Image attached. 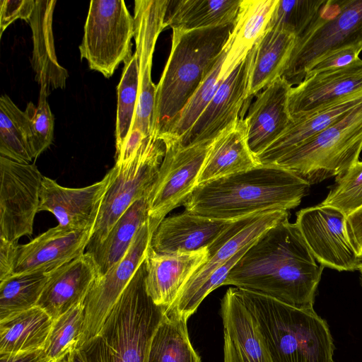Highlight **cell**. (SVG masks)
<instances>
[{
	"instance_id": "cell-1",
	"label": "cell",
	"mask_w": 362,
	"mask_h": 362,
	"mask_svg": "<svg viewBox=\"0 0 362 362\" xmlns=\"http://www.w3.org/2000/svg\"><path fill=\"white\" fill-rule=\"evenodd\" d=\"M288 217L266 230L249 246L223 286L257 292L296 308H313L324 267Z\"/></svg>"
},
{
	"instance_id": "cell-2",
	"label": "cell",
	"mask_w": 362,
	"mask_h": 362,
	"mask_svg": "<svg viewBox=\"0 0 362 362\" xmlns=\"http://www.w3.org/2000/svg\"><path fill=\"white\" fill-rule=\"evenodd\" d=\"M310 187L286 169L259 165L197 185L183 205L185 211L197 216L235 221L265 211L294 209Z\"/></svg>"
},
{
	"instance_id": "cell-3",
	"label": "cell",
	"mask_w": 362,
	"mask_h": 362,
	"mask_svg": "<svg viewBox=\"0 0 362 362\" xmlns=\"http://www.w3.org/2000/svg\"><path fill=\"white\" fill-rule=\"evenodd\" d=\"M233 27L173 30L170 52L156 86L151 136L160 139L168 131L211 71Z\"/></svg>"
},
{
	"instance_id": "cell-4",
	"label": "cell",
	"mask_w": 362,
	"mask_h": 362,
	"mask_svg": "<svg viewBox=\"0 0 362 362\" xmlns=\"http://www.w3.org/2000/svg\"><path fill=\"white\" fill-rule=\"evenodd\" d=\"M238 288L258 323L271 362H334L329 327L313 308Z\"/></svg>"
},
{
	"instance_id": "cell-5",
	"label": "cell",
	"mask_w": 362,
	"mask_h": 362,
	"mask_svg": "<svg viewBox=\"0 0 362 362\" xmlns=\"http://www.w3.org/2000/svg\"><path fill=\"white\" fill-rule=\"evenodd\" d=\"M144 262L112 308L99 333L80 349L87 362H146L165 308L146 292Z\"/></svg>"
},
{
	"instance_id": "cell-6",
	"label": "cell",
	"mask_w": 362,
	"mask_h": 362,
	"mask_svg": "<svg viewBox=\"0 0 362 362\" xmlns=\"http://www.w3.org/2000/svg\"><path fill=\"white\" fill-rule=\"evenodd\" d=\"M348 47L362 50V0L325 1L317 16L296 37L281 77L292 86L330 54Z\"/></svg>"
},
{
	"instance_id": "cell-7",
	"label": "cell",
	"mask_w": 362,
	"mask_h": 362,
	"mask_svg": "<svg viewBox=\"0 0 362 362\" xmlns=\"http://www.w3.org/2000/svg\"><path fill=\"white\" fill-rule=\"evenodd\" d=\"M361 151L362 102L274 165L311 185L346 171L358 161Z\"/></svg>"
},
{
	"instance_id": "cell-8",
	"label": "cell",
	"mask_w": 362,
	"mask_h": 362,
	"mask_svg": "<svg viewBox=\"0 0 362 362\" xmlns=\"http://www.w3.org/2000/svg\"><path fill=\"white\" fill-rule=\"evenodd\" d=\"M165 151L163 141L150 136L128 162L115 165L116 175L103 199L86 250L102 243L121 216L137 200L148 197Z\"/></svg>"
},
{
	"instance_id": "cell-9",
	"label": "cell",
	"mask_w": 362,
	"mask_h": 362,
	"mask_svg": "<svg viewBox=\"0 0 362 362\" xmlns=\"http://www.w3.org/2000/svg\"><path fill=\"white\" fill-rule=\"evenodd\" d=\"M134 34V18L124 1L93 0L79 46L81 58L90 69L110 78L132 53Z\"/></svg>"
},
{
	"instance_id": "cell-10",
	"label": "cell",
	"mask_w": 362,
	"mask_h": 362,
	"mask_svg": "<svg viewBox=\"0 0 362 362\" xmlns=\"http://www.w3.org/2000/svg\"><path fill=\"white\" fill-rule=\"evenodd\" d=\"M214 140L187 145L163 141L165 155L148 196V223L153 232L168 212L183 205L197 185Z\"/></svg>"
},
{
	"instance_id": "cell-11",
	"label": "cell",
	"mask_w": 362,
	"mask_h": 362,
	"mask_svg": "<svg viewBox=\"0 0 362 362\" xmlns=\"http://www.w3.org/2000/svg\"><path fill=\"white\" fill-rule=\"evenodd\" d=\"M43 177L35 164L0 156V238L18 242L32 235Z\"/></svg>"
},
{
	"instance_id": "cell-12",
	"label": "cell",
	"mask_w": 362,
	"mask_h": 362,
	"mask_svg": "<svg viewBox=\"0 0 362 362\" xmlns=\"http://www.w3.org/2000/svg\"><path fill=\"white\" fill-rule=\"evenodd\" d=\"M287 216H289L288 211L276 210L234 221L207 248L206 260L197 269L175 301L165 311L173 313L187 320L189 318V308L194 297L212 273Z\"/></svg>"
},
{
	"instance_id": "cell-13",
	"label": "cell",
	"mask_w": 362,
	"mask_h": 362,
	"mask_svg": "<svg viewBox=\"0 0 362 362\" xmlns=\"http://www.w3.org/2000/svg\"><path fill=\"white\" fill-rule=\"evenodd\" d=\"M315 259L337 271L358 270L361 259L351 241L346 216L332 206L303 209L295 223Z\"/></svg>"
},
{
	"instance_id": "cell-14",
	"label": "cell",
	"mask_w": 362,
	"mask_h": 362,
	"mask_svg": "<svg viewBox=\"0 0 362 362\" xmlns=\"http://www.w3.org/2000/svg\"><path fill=\"white\" fill-rule=\"evenodd\" d=\"M153 233L148 221L125 255L95 281L84 302V320L77 349L100 331L112 308L144 262Z\"/></svg>"
},
{
	"instance_id": "cell-15",
	"label": "cell",
	"mask_w": 362,
	"mask_h": 362,
	"mask_svg": "<svg viewBox=\"0 0 362 362\" xmlns=\"http://www.w3.org/2000/svg\"><path fill=\"white\" fill-rule=\"evenodd\" d=\"M116 172L114 166L99 182L81 188L65 187L43 177L39 211L52 213L62 226L94 229L103 199Z\"/></svg>"
},
{
	"instance_id": "cell-16",
	"label": "cell",
	"mask_w": 362,
	"mask_h": 362,
	"mask_svg": "<svg viewBox=\"0 0 362 362\" xmlns=\"http://www.w3.org/2000/svg\"><path fill=\"white\" fill-rule=\"evenodd\" d=\"M251 56L250 51L221 83L192 127L177 141L179 143L187 145L213 140L243 117L242 108L247 101Z\"/></svg>"
},
{
	"instance_id": "cell-17",
	"label": "cell",
	"mask_w": 362,
	"mask_h": 362,
	"mask_svg": "<svg viewBox=\"0 0 362 362\" xmlns=\"http://www.w3.org/2000/svg\"><path fill=\"white\" fill-rule=\"evenodd\" d=\"M93 229L57 225L20 245L13 274L49 273L85 252Z\"/></svg>"
},
{
	"instance_id": "cell-18",
	"label": "cell",
	"mask_w": 362,
	"mask_h": 362,
	"mask_svg": "<svg viewBox=\"0 0 362 362\" xmlns=\"http://www.w3.org/2000/svg\"><path fill=\"white\" fill-rule=\"evenodd\" d=\"M362 91V59L305 77L292 87L288 109L292 118L311 112L344 97Z\"/></svg>"
},
{
	"instance_id": "cell-19",
	"label": "cell",
	"mask_w": 362,
	"mask_h": 362,
	"mask_svg": "<svg viewBox=\"0 0 362 362\" xmlns=\"http://www.w3.org/2000/svg\"><path fill=\"white\" fill-rule=\"evenodd\" d=\"M293 86L279 77L256 95L245 119L249 147L257 157L288 128L293 118L288 98Z\"/></svg>"
},
{
	"instance_id": "cell-20",
	"label": "cell",
	"mask_w": 362,
	"mask_h": 362,
	"mask_svg": "<svg viewBox=\"0 0 362 362\" xmlns=\"http://www.w3.org/2000/svg\"><path fill=\"white\" fill-rule=\"evenodd\" d=\"M99 267L93 255L81 256L49 272L37 305L54 320L85 301L96 279Z\"/></svg>"
},
{
	"instance_id": "cell-21",
	"label": "cell",
	"mask_w": 362,
	"mask_h": 362,
	"mask_svg": "<svg viewBox=\"0 0 362 362\" xmlns=\"http://www.w3.org/2000/svg\"><path fill=\"white\" fill-rule=\"evenodd\" d=\"M234 221L203 217L185 211L165 218L154 231L151 247L160 254H183L208 248Z\"/></svg>"
},
{
	"instance_id": "cell-22",
	"label": "cell",
	"mask_w": 362,
	"mask_h": 362,
	"mask_svg": "<svg viewBox=\"0 0 362 362\" xmlns=\"http://www.w3.org/2000/svg\"><path fill=\"white\" fill-rule=\"evenodd\" d=\"M207 256V248L191 253L167 255L156 252L150 245L144 261L145 285L153 302L165 310L170 308Z\"/></svg>"
},
{
	"instance_id": "cell-23",
	"label": "cell",
	"mask_w": 362,
	"mask_h": 362,
	"mask_svg": "<svg viewBox=\"0 0 362 362\" xmlns=\"http://www.w3.org/2000/svg\"><path fill=\"white\" fill-rule=\"evenodd\" d=\"M362 102V91L293 118L285 132L257 156L260 165H274L281 157L337 122Z\"/></svg>"
},
{
	"instance_id": "cell-24",
	"label": "cell",
	"mask_w": 362,
	"mask_h": 362,
	"mask_svg": "<svg viewBox=\"0 0 362 362\" xmlns=\"http://www.w3.org/2000/svg\"><path fill=\"white\" fill-rule=\"evenodd\" d=\"M57 1L35 0L29 20L33 32L32 66L35 80L47 95L57 88H64L67 71L60 66L55 54L52 32V16Z\"/></svg>"
},
{
	"instance_id": "cell-25",
	"label": "cell",
	"mask_w": 362,
	"mask_h": 362,
	"mask_svg": "<svg viewBox=\"0 0 362 362\" xmlns=\"http://www.w3.org/2000/svg\"><path fill=\"white\" fill-rule=\"evenodd\" d=\"M259 165L249 147L245 119L241 117L214 139L201 170L197 185Z\"/></svg>"
},
{
	"instance_id": "cell-26",
	"label": "cell",
	"mask_w": 362,
	"mask_h": 362,
	"mask_svg": "<svg viewBox=\"0 0 362 362\" xmlns=\"http://www.w3.org/2000/svg\"><path fill=\"white\" fill-rule=\"evenodd\" d=\"M223 332L244 362H271L258 323L240 289L229 288L221 301Z\"/></svg>"
},
{
	"instance_id": "cell-27",
	"label": "cell",
	"mask_w": 362,
	"mask_h": 362,
	"mask_svg": "<svg viewBox=\"0 0 362 362\" xmlns=\"http://www.w3.org/2000/svg\"><path fill=\"white\" fill-rule=\"evenodd\" d=\"M296 40V37L288 31L267 29L251 50L247 101L282 76Z\"/></svg>"
},
{
	"instance_id": "cell-28",
	"label": "cell",
	"mask_w": 362,
	"mask_h": 362,
	"mask_svg": "<svg viewBox=\"0 0 362 362\" xmlns=\"http://www.w3.org/2000/svg\"><path fill=\"white\" fill-rule=\"evenodd\" d=\"M279 0H242L224 48L222 77L226 78L266 32Z\"/></svg>"
},
{
	"instance_id": "cell-29",
	"label": "cell",
	"mask_w": 362,
	"mask_h": 362,
	"mask_svg": "<svg viewBox=\"0 0 362 362\" xmlns=\"http://www.w3.org/2000/svg\"><path fill=\"white\" fill-rule=\"evenodd\" d=\"M242 0L170 1L165 28L199 30L234 25Z\"/></svg>"
},
{
	"instance_id": "cell-30",
	"label": "cell",
	"mask_w": 362,
	"mask_h": 362,
	"mask_svg": "<svg viewBox=\"0 0 362 362\" xmlns=\"http://www.w3.org/2000/svg\"><path fill=\"white\" fill-rule=\"evenodd\" d=\"M148 221V197H144L121 216L102 243L86 250L93 255L99 267L100 276L125 255L137 233Z\"/></svg>"
},
{
	"instance_id": "cell-31",
	"label": "cell",
	"mask_w": 362,
	"mask_h": 362,
	"mask_svg": "<svg viewBox=\"0 0 362 362\" xmlns=\"http://www.w3.org/2000/svg\"><path fill=\"white\" fill-rule=\"evenodd\" d=\"M53 322L38 306L0 321V354L43 349Z\"/></svg>"
},
{
	"instance_id": "cell-32",
	"label": "cell",
	"mask_w": 362,
	"mask_h": 362,
	"mask_svg": "<svg viewBox=\"0 0 362 362\" xmlns=\"http://www.w3.org/2000/svg\"><path fill=\"white\" fill-rule=\"evenodd\" d=\"M187 322L165 310L152 337L146 362H201L190 341Z\"/></svg>"
},
{
	"instance_id": "cell-33",
	"label": "cell",
	"mask_w": 362,
	"mask_h": 362,
	"mask_svg": "<svg viewBox=\"0 0 362 362\" xmlns=\"http://www.w3.org/2000/svg\"><path fill=\"white\" fill-rule=\"evenodd\" d=\"M49 273L13 274L0 281V321L37 305Z\"/></svg>"
},
{
	"instance_id": "cell-34",
	"label": "cell",
	"mask_w": 362,
	"mask_h": 362,
	"mask_svg": "<svg viewBox=\"0 0 362 362\" xmlns=\"http://www.w3.org/2000/svg\"><path fill=\"white\" fill-rule=\"evenodd\" d=\"M28 123L21 110L7 95L0 98V154L21 163L33 160L28 144Z\"/></svg>"
},
{
	"instance_id": "cell-35",
	"label": "cell",
	"mask_w": 362,
	"mask_h": 362,
	"mask_svg": "<svg viewBox=\"0 0 362 362\" xmlns=\"http://www.w3.org/2000/svg\"><path fill=\"white\" fill-rule=\"evenodd\" d=\"M124 64L122 76L117 87L115 156L121 152L129 137L139 92V67L136 53H130Z\"/></svg>"
},
{
	"instance_id": "cell-36",
	"label": "cell",
	"mask_w": 362,
	"mask_h": 362,
	"mask_svg": "<svg viewBox=\"0 0 362 362\" xmlns=\"http://www.w3.org/2000/svg\"><path fill=\"white\" fill-rule=\"evenodd\" d=\"M226 57V50L223 48L209 74L160 139L163 141H177L192 127L226 78L222 77V67Z\"/></svg>"
},
{
	"instance_id": "cell-37",
	"label": "cell",
	"mask_w": 362,
	"mask_h": 362,
	"mask_svg": "<svg viewBox=\"0 0 362 362\" xmlns=\"http://www.w3.org/2000/svg\"><path fill=\"white\" fill-rule=\"evenodd\" d=\"M84 302L54 320L43 349L48 362H57L77 349L84 320Z\"/></svg>"
},
{
	"instance_id": "cell-38",
	"label": "cell",
	"mask_w": 362,
	"mask_h": 362,
	"mask_svg": "<svg viewBox=\"0 0 362 362\" xmlns=\"http://www.w3.org/2000/svg\"><path fill=\"white\" fill-rule=\"evenodd\" d=\"M324 2V0H279L267 29L284 30L297 37L315 19Z\"/></svg>"
},
{
	"instance_id": "cell-39",
	"label": "cell",
	"mask_w": 362,
	"mask_h": 362,
	"mask_svg": "<svg viewBox=\"0 0 362 362\" xmlns=\"http://www.w3.org/2000/svg\"><path fill=\"white\" fill-rule=\"evenodd\" d=\"M320 204L335 208L346 217L362 206V161L336 177L334 186Z\"/></svg>"
},
{
	"instance_id": "cell-40",
	"label": "cell",
	"mask_w": 362,
	"mask_h": 362,
	"mask_svg": "<svg viewBox=\"0 0 362 362\" xmlns=\"http://www.w3.org/2000/svg\"><path fill=\"white\" fill-rule=\"evenodd\" d=\"M47 95L40 89L37 105L32 102L25 110L28 123V144L33 158H37L52 143L54 118L50 110Z\"/></svg>"
},
{
	"instance_id": "cell-41",
	"label": "cell",
	"mask_w": 362,
	"mask_h": 362,
	"mask_svg": "<svg viewBox=\"0 0 362 362\" xmlns=\"http://www.w3.org/2000/svg\"><path fill=\"white\" fill-rule=\"evenodd\" d=\"M35 0H1L0 35L16 19L27 22L32 16Z\"/></svg>"
},
{
	"instance_id": "cell-42",
	"label": "cell",
	"mask_w": 362,
	"mask_h": 362,
	"mask_svg": "<svg viewBox=\"0 0 362 362\" xmlns=\"http://www.w3.org/2000/svg\"><path fill=\"white\" fill-rule=\"evenodd\" d=\"M361 51L357 47H348L336 51L317 62L308 72L305 77L345 66L359 58L358 54Z\"/></svg>"
},
{
	"instance_id": "cell-43",
	"label": "cell",
	"mask_w": 362,
	"mask_h": 362,
	"mask_svg": "<svg viewBox=\"0 0 362 362\" xmlns=\"http://www.w3.org/2000/svg\"><path fill=\"white\" fill-rule=\"evenodd\" d=\"M20 245L0 238V281L7 279L14 273Z\"/></svg>"
},
{
	"instance_id": "cell-44",
	"label": "cell",
	"mask_w": 362,
	"mask_h": 362,
	"mask_svg": "<svg viewBox=\"0 0 362 362\" xmlns=\"http://www.w3.org/2000/svg\"><path fill=\"white\" fill-rule=\"evenodd\" d=\"M351 241L362 260V206L346 217Z\"/></svg>"
},
{
	"instance_id": "cell-45",
	"label": "cell",
	"mask_w": 362,
	"mask_h": 362,
	"mask_svg": "<svg viewBox=\"0 0 362 362\" xmlns=\"http://www.w3.org/2000/svg\"><path fill=\"white\" fill-rule=\"evenodd\" d=\"M0 362H48L43 349L0 354Z\"/></svg>"
},
{
	"instance_id": "cell-46",
	"label": "cell",
	"mask_w": 362,
	"mask_h": 362,
	"mask_svg": "<svg viewBox=\"0 0 362 362\" xmlns=\"http://www.w3.org/2000/svg\"><path fill=\"white\" fill-rule=\"evenodd\" d=\"M224 362H244L236 346L224 334Z\"/></svg>"
},
{
	"instance_id": "cell-47",
	"label": "cell",
	"mask_w": 362,
	"mask_h": 362,
	"mask_svg": "<svg viewBox=\"0 0 362 362\" xmlns=\"http://www.w3.org/2000/svg\"><path fill=\"white\" fill-rule=\"evenodd\" d=\"M57 362H87L82 351L76 349L67 354Z\"/></svg>"
},
{
	"instance_id": "cell-48",
	"label": "cell",
	"mask_w": 362,
	"mask_h": 362,
	"mask_svg": "<svg viewBox=\"0 0 362 362\" xmlns=\"http://www.w3.org/2000/svg\"><path fill=\"white\" fill-rule=\"evenodd\" d=\"M358 271H359V272H360V282H361V286H362V260H361V263H360V265H359V267H358Z\"/></svg>"
}]
</instances>
